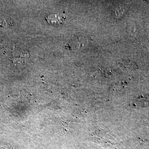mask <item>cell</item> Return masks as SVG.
Here are the masks:
<instances>
[{
    "mask_svg": "<svg viewBox=\"0 0 149 149\" xmlns=\"http://www.w3.org/2000/svg\"><path fill=\"white\" fill-rule=\"evenodd\" d=\"M46 19L49 24L52 25L61 24L63 23V19H65L63 17L60 16L58 15L50 14L46 17Z\"/></svg>",
    "mask_w": 149,
    "mask_h": 149,
    "instance_id": "6da1fadb",
    "label": "cell"
}]
</instances>
